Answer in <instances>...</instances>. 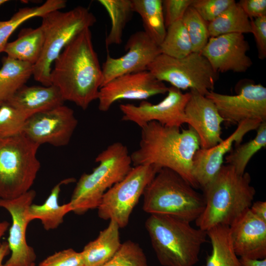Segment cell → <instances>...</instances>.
<instances>
[{
	"mask_svg": "<svg viewBox=\"0 0 266 266\" xmlns=\"http://www.w3.org/2000/svg\"><path fill=\"white\" fill-rule=\"evenodd\" d=\"M54 63L51 85L59 90L65 101L86 110L97 100L103 81L90 28L84 30L68 43Z\"/></svg>",
	"mask_w": 266,
	"mask_h": 266,
	"instance_id": "6da1fadb",
	"label": "cell"
},
{
	"mask_svg": "<svg viewBox=\"0 0 266 266\" xmlns=\"http://www.w3.org/2000/svg\"><path fill=\"white\" fill-rule=\"evenodd\" d=\"M138 148L131 154L133 166H155L175 172L195 189L199 188L192 174L193 159L200 148L195 130L169 127L156 121L141 128Z\"/></svg>",
	"mask_w": 266,
	"mask_h": 266,
	"instance_id": "7a4b0ae2",
	"label": "cell"
},
{
	"mask_svg": "<svg viewBox=\"0 0 266 266\" xmlns=\"http://www.w3.org/2000/svg\"><path fill=\"white\" fill-rule=\"evenodd\" d=\"M249 173H237L223 165L213 180L203 190L204 208L195 221L198 228L207 231L217 226H230L248 209L256 194Z\"/></svg>",
	"mask_w": 266,
	"mask_h": 266,
	"instance_id": "3957f363",
	"label": "cell"
},
{
	"mask_svg": "<svg viewBox=\"0 0 266 266\" xmlns=\"http://www.w3.org/2000/svg\"><path fill=\"white\" fill-rule=\"evenodd\" d=\"M180 218L150 214L145 223L152 247L163 266H194L199 261L206 231Z\"/></svg>",
	"mask_w": 266,
	"mask_h": 266,
	"instance_id": "277c9868",
	"label": "cell"
},
{
	"mask_svg": "<svg viewBox=\"0 0 266 266\" xmlns=\"http://www.w3.org/2000/svg\"><path fill=\"white\" fill-rule=\"evenodd\" d=\"M173 170L162 168L145 188L142 208L150 214L195 221L204 208L202 194Z\"/></svg>",
	"mask_w": 266,
	"mask_h": 266,
	"instance_id": "5b68a950",
	"label": "cell"
},
{
	"mask_svg": "<svg viewBox=\"0 0 266 266\" xmlns=\"http://www.w3.org/2000/svg\"><path fill=\"white\" fill-rule=\"evenodd\" d=\"M99 163L92 172L83 174L73 190L70 201L78 215L97 208L105 193L130 171L132 159L126 146L120 142L109 145L97 156Z\"/></svg>",
	"mask_w": 266,
	"mask_h": 266,
	"instance_id": "8992f818",
	"label": "cell"
},
{
	"mask_svg": "<svg viewBox=\"0 0 266 266\" xmlns=\"http://www.w3.org/2000/svg\"><path fill=\"white\" fill-rule=\"evenodd\" d=\"M40 25L44 41L41 56L33 66V76L43 86L51 85V66L63 49L76 36L96 22L89 9L78 6L66 12L56 10L44 15Z\"/></svg>",
	"mask_w": 266,
	"mask_h": 266,
	"instance_id": "52a82bcc",
	"label": "cell"
},
{
	"mask_svg": "<svg viewBox=\"0 0 266 266\" xmlns=\"http://www.w3.org/2000/svg\"><path fill=\"white\" fill-rule=\"evenodd\" d=\"M39 146L23 133L0 137V199H13L31 190L40 167Z\"/></svg>",
	"mask_w": 266,
	"mask_h": 266,
	"instance_id": "ba28073f",
	"label": "cell"
},
{
	"mask_svg": "<svg viewBox=\"0 0 266 266\" xmlns=\"http://www.w3.org/2000/svg\"><path fill=\"white\" fill-rule=\"evenodd\" d=\"M147 70L159 81L167 82L181 91L190 89L204 96L213 91L218 78V73L198 52L182 58L160 54Z\"/></svg>",
	"mask_w": 266,
	"mask_h": 266,
	"instance_id": "9c48e42d",
	"label": "cell"
},
{
	"mask_svg": "<svg viewBox=\"0 0 266 266\" xmlns=\"http://www.w3.org/2000/svg\"><path fill=\"white\" fill-rule=\"evenodd\" d=\"M160 169L151 165L132 167L121 181L105 193L97 208L99 217L115 221L120 228L126 227L145 188Z\"/></svg>",
	"mask_w": 266,
	"mask_h": 266,
	"instance_id": "30bf717a",
	"label": "cell"
},
{
	"mask_svg": "<svg viewBox=\"0 0 266 266\" xmlns=\"http://www.w3.org/2000/svg\"><path fill=\"white\" fill-rule=\"evenodd\" d=\"M166 97L156 104L146 100L138 105L127 103L120 105L122 120L132 122L140 128L147 123L156 121L169 127H180L186 123L185 109L190 93H183L172 86L168 87Z\"/></svg>",
	"mask_w": 266,
	"mask_h": 266,
	"instance_id": "8fae6325",
	"label": "cell"
},
{
	"mask_svg": "<svg viewBox=\"0 0 266 266\" xmlns=\"http://www.w3.org/2000/svg\"><path fill=\"white\" fill-rule=\"evenodd\" d=\"M205 96L228 123L237 125L246 120L266 121V88L261 84L247 83L235 95L211 91Z\"/></svg>",
	"mask_w": 266,
	"mask_h": 266,
	"instance_id": "7c38bea8",
	"label": "cell"
},
{
	"mask_svg": "<svg viewBox=\"0 0 266 266\" xmlns=\"http://www.w3.org/2000/svg\"><path fill=\"white\" fill-rule=\"evenodd\" d=\"M77 125L74 111L62 105L29 117L23 133L39 146L47 143L65 146L69 143Z\"/></svg>",
	"mask_w": 266,
	"mask_h": 266,
	"instance_id": "4fadbf2b",
	"label": "cell"
},
{
	"mask_svg": "<svg viewBox=\"0 0 266 266\" xmlns=\"http://www.w3.org/2000/svg\"><path fill=\"white\" fill-rule=\"evenodd\" d=\"M35 196V191L31 189L13 199H0V207L6 210L12 218L7 238L11 255L4 266H30L34 263L36 256L33 248L27 242L26 231L31 222L28 210Z\"/></svg>",
	"mask_w": 266,
	"mask_h": 266,
	"instance_id": "5bb4252c",
	"label": "cell"
},
{
	"mask_svg": "<svg viewBox=\"0 0 266 266\" xmlns=\"http://www.w3.org/2000/svg\"><path fill=\"white\" fill-rule=\"evenodd\" d=\"M168 87L156 79L148 70L118 76L103 85L97 100L99 109L108 111L112 104L121 100H145L167 93Z\"/></svg>",
	"mask_w": 266,
	"mask_h": 266,
	"instance_id": "9a60e30c",
	"label": "cell"
},
{
	"mask_svg": "<svg viewBox=\"0 0 266 266\" xmlns=\"http://www.w3.org/2000/svg\"><path fill=\"white\" fill-rule=\"evenodd\" d=\"M125 50L127 53L118 58L107 55L101 67V87L118 76L147 70L149 65L161 54L159 45L144 31L132 34L127 40Z\"/></svg>",
	"mask_w": 266,
	"mask_h": 266,
	"instance_id": "2e32d148",
	"label": "cell"
},
{
	"mask_svg": "<svg viewBox=\"0 0 266 266\" xmlns=\"http://www.w3.org/2000/svg\"><path fill=\"white\" fill-rule=\"evenodd\" d=\"M249 49L244 34L234 33L210 37L200 53L217 73H242L253 65L247 55Z\"/></svg>",
	"mask_w": 266,
	"mask_h": 266,
	"instance_id": "e0dca14e",
	"label": "cell"
},
{
	"mask_svg": "<svg viewBox=\"0 0 266 266\" xmlns=\"http://www.w3.org/2000/svg\"><path fill=\"white\" fill-rule=\"evenodd\" d=\"M261 123L257 120L243 121L218 144L208 149L200 148L196 152L193 159L192 174L199 188L202 190L215 177L223 165L225 156L232 150L233 144L239 145L245 135L257 130Z\"/></svg>",
	"mask_w": 266,
	"mask_h": 266,
	"instance_id": "ac0fdd59",
	"label": "cell"
},
{
	"mask_svg": "<svg viewBox=\"0 0 266 266\" xmlns=\"http://www.w3.org/2000/svg\"><path fill=\"white\" fill-rule=\"evenodd\" d=\"M190 93L185 109L186 123L197 133L200 148H210L223 140L221 124L225 120L209 99L194 90Z\"/></svg>",
	"mask_w": 266,
	"mask_h": 266,
	"instance_id": "d6986e66",
	"label": "cell"
},
{
	"mask_svg": "<svg viewBox=\"0 0 266 266\" xmlns=\"http://www.w3.org/2000/svg\"><path fill=\"white\" fill-rule=\"evenodd\" d=\"M233 250L237 256L266 258V222L249 208L229 226Z\"/></svg>",
	"mask_w": 266,
	"mask_h": 266,
	"instance_id": "ffe728a7",
	"label": "cell"
},
{
	"mask_svg": "<svg viewBox=\"0 0 266 266\" xmlns=\"http://www.w3.org/2000/svg\"><path fill=\"white\" fill-rule=\"evenodd\" d=\"M64 101L59 90L54 85H25L5 102L18 110L28 119L35 114L64 105Z\"/></svg>",
	"mask_w": 266,
	"mask_h": 266,
	"instance_id": "44dd1931",
	"label": "cell"
},
{
	"mask_svg": "<svg viewBox=\"0 0 266 266\" xmlns=\"http://www.w3.org/2000/svg\"><path fill=\"white\" fill-rule=\"evenodd\" d=\"M109 221L108 226L100 232L97 238L87 243L81 251L85 266H102L120 248V228L115 221Z\"/></svg>",
	"mask_w": 266,
	"mask_h": 266,
	"instance_id": "7402d4cb",
	"label": "cell"
},
{
	"mask_svg": "<svg viewBox=\"0 0 266 266\" xmlns=\"http://www.w3.org/2000/svg\"><path fill=\"white\" fill-rule=\"evenodd\" d=\"M75 181L73 178H68L60 181L52 189L50 195L41 205L32 203L28 210V217L31 221L39 219L47 231L57 228L63 221L64 217L72 211L68 202L63 205L59 203V197L63 185Z\"/></svg>",
	"mask_w": 266,
	"mask_h": 266,
	"instance_id": "603a6c76",
	"label": "cell"
},
{
	"mask_svg": "<svg viewBox=\"0 0 266 266\" xmlns=\"http://www.w3.org/2000/svg\"><path fill=\"white\" fill-rule=\"evenodd\" d=\"M44 41L43 31L40 26L36 28L21 30L18 38L6 45L3 52L7 57L35 65L38 61Z\"/></svg>",
	"mask_w": 266,
	"mask_h": 266,
	"instance_id": "cb8c5ba5",
	"label": "cell"
},
{
	"mask_svg": "<svg viewBox=\"0 0 266 266\" xmlns=\"http://www.w3.org/2000/svg\"><path fill=\"white\" fill-rule=\"evenodd\" d=\"M33 73V65L7 56L0 69V101L5 102L23 86Z\"/></svg>",
	"mask_w": 266,
	"mask_h": 266,
	"instance_id": "d4e9b609",
	"label": "cell"
},
{
	"mask_svg": "<svg viewBox=\"0 0 266 266\" xmlns=\"http://www.w3.org/2000/svg\"><path fill=\"white\" fill-rule=\"evenodd\" d=\"M212 250L202 266H242L232 243L229 226L219 225L206 231Z\"/></svg>",
	"mask_w": 266,
	"mask_h": 266,
	"instance_id": "484cf974",
	"label": "cell"
},
{
	"mask_svg": "<svg viewBox=\"0 0 266 266\" xmlns=\"http://www.w3.org/2000/svg\"><path fill=\"white\" fill-rule=\"evenodd\" d=\"M133 12L140 16L144 32L158 45L162 42L166 28L161 0H132Z\"/></svg>",
	"mask_w": 266,
	"mask_h": 266,
	"instance_id": "4316f807",
	"label": "cell"
},
{
	"mask_svg": "<svg viewBox=\"0 0 266 266\" xmlns=\"http://www.w3.org/2000/svg\"><path fill=\"white\" fill-rule=\"evenodd\" d=\"M210 37L229 33H251L250 19L235 1L208 23Z\"/></svg>",
	"mask_w": 266,
	"mask_h": 266,
	"instance_id": "83f0119b",
	"label": "cell"
},
{
	"mask_svg": "<svg viewBox=\"0 0 266 266\" xmlns=\"http://www.w3.org/2000/svg\"><path fill=\"white\" fill-rule=\"evenodd\" d=\"M65 0H47L40 6L20 8L8 20H0V53L3 52L8 40L15 30L27 20L42 17L47 13L66 6Z\"/></svg>",
	"mask_w": 266,
	"mask_h": 266,
	"instance_id": "f1b7e54d",
	"label": "cell"
},
{
	"mask_svg": "<svg viewBox=\"0 0 266 266\" xmlns=\"http://www.w3.org/2000/svg\"><path fill=\"white\" fill-rule=\"evenodd\" d=\"M105 8L111 20V28L105 39L106 47L120 44L123 33L133 12L132 0H99Z\"/></svg>",
	"mask_w": 266,
	"mask_h": 266,
	"instance_id": "f546056e",
	"label": "cell"
},
{
	"mask_svg": "<svg viewBox=\"0 0 266 266\" xmlns=\"http://www.w3.org/2000/svg\"><path fill=\"white\" fill-rule=\"evenodd\" d=\"M266 146V121H265L257 128V134L253 139L243 144H239L226 156V162L233 166L237 173L243 174L251 158Z\"/></svg>",
	"mask_w": 266,
	"mask_h": 266,
	"instance_id": "4dcf8cb0",
	"label": "cell"
},
{
	"mask_svg": "<svg viewBox=\"0 0 266 266\" xmlns=\"http://www.w3.org/2000/svg\"><path fill=\"white\" fill-rule=\"evenodd\" d=\"M159 48L161 54L176 58L185 57L193 52L191 40L182 20L166 28Z\"/></svg>",
	"mask_w": 266,
	"mask_h": 266,
	"instance_id": "1f68e13d",
	"label": "cell"
},
{
	"mask_svg": "<svg viewBox=\"0 0 266 266\" xmlns=\"http://www.w3.org/2000/svg\"><path fill=\"white\" fill-rule=\"evenodd\" d=\"M182 20L190 37L193 52L200 53L210 38L208 23L191 5L187 9Z\"/></svg>",
	"mask_w": 266,
	"mask_h": 266,
	"instance_id": "d6a6232c",
	"label": "cell"
},
{
	"mask_svg": "<svg viewBox=\"0 0 266 266\" xmlns=\"http://www.w3.org/2000/svg\"><path fill=\"white\" fill-rule=\"evenodd\" d=\"M101 266H149L139 245L128 240L122 243L114 256Z\"/></svg>",
	"mask_w": 266,
	"mask_h": 266,
	"instance_id": "836d02e7",
	"label": "cell"
},
{
	"mask_svg": "<svg viewBox=\"0 0 266 266\" xmlns=\"http://www.w3.org/2000/svg\"><path fill=\"white\" fill-rule=\"evenodd\" d=\"M27 118L6 102L0 107V137L6 138L23 133Z\"/></svg>",
	"mask_w": 266,
	"mask_h": 266,
	"instance_id": "e575fe53",
	"label": "cell"
},
{
	"mask_svg": "<svg viewBox=\"0 0 266 266\" xmlns=\"http://www.w3.org/2000/svg\"><path fill=\"white\" fill-rule=\"evenodd\" d=\"M235 1L234 0H193L191 6L209 23Z\"/></svg>",
	"mask_w": 266,
	"mask_h": 266,
	"instance_id": "d590c367",
	"label": "cell"
},
{
	"mask_svg": "<svg viewBox=\"0 0 266 266\" xmlns=\"http://www.w3.org/2000/svg\"><path fill=\"white\" fill-rule=\"evenodd\" d=\"M38 266H85L81 252L65 249L47 257Z\"/></svg>",
	"mask_w": 266,
	"mask_h": 266,
	"instance_id": "8d00e7d4",
	"label": "cell"
},
{
	"mask_svg": "<svg viewBox=\"0 0 266 266\" xmlns=\"http://www.w3.org/2000/svg\"><path fill=\"white\" fill-rule=\"evenodd\" d=\"M193 0H164L163 8L166 28L174 22L182 20Z\"/></svg>",
	"mask_w": 266,
	"mask_h": 266,
	"instance_id": "74e56055",
	"label": "cell"
},
{
	"mask_svg": "<svg viewBox=\"0 0 266 266\" xmlns=\"http://www.w3.org/2000/svg\"><path fill=\"white\" fill-rule=\"evenodd\" d=\"M251 33L254 36L258 57L263 60L266 57V16L250 19Z\"/></svg>",
	"mask_w": 266,
	"mask_h": 266,
	"instance_id": "f35d334b",
	"label": "cell"
},
{
	"mask_svg": "<svg viewBox=\"0 0 266 266\" xmlns=\"http://www.w3.org/2000/svg\"><path fill=\"white\" fill-rule=\"evenodd\" d=\"M237 2L249 19L266 16V0H241Z\"/></svg>",
	"mask_w": 266,
	"mask_h": 266,
	"instance_id": "ab89813d",
	"label": "cell"
},
{
	"mask_svg": "<svg viewBox=\"0 0 266 266\" xmlns=\"http://www.w3.org/2000/svg\"><path fill=\"white\" fill-rule=\"evenodd\" d=\"M249 209L255 216L266 222V202L265 201L259 200L253 202Z\"/></svg>",
	"mask_w": 266,
	"mask_h": 266,
	"instance_id": "60d3db41",
	"label": "cell"
},
{
	"mask_svg": "<svg viewBox=\"0 0 266 266\" xmlns=\"http://www.w3.org/2000/svg\"><path fill=\"white\" fill-rule=\"evenodd\" d=\"M239 259L242 266H266V258L252 259L246 257H240Z\"/></svg>",
	"mask_w": 266,
	"mask_h": 266,
	"instance_id": "b9f144b4",
	"label": "cell"
},
{
	"mask_svg": "<svg viewBox=\"0 0 266 266\" xmlns=\"http://www.w3.org/2000/svg\"><path fill=\"white\" fill-rule=\"evenodd\" d=\"M10 252L7 242H2L0 246V266H4L3 263L4 259Z\"/></svg>",
	"mask_w": 266,
	"mask_h": 266,
	"instance_id": "7bdbcfd3",
	"label": "cell"
},
{
	"mask_svg": "<svg viewBox=\"0 0 266 266\" xmlns=\"http://www.w3.org/2000/svg\"><path fill=\"white\" fill-rule=\"evenodd\" d=\"M9 227V223L6 221H0V246L1 239Z\"/></svg>",
	"mask_w": 266,
	"mask_h": 266,
	"instance_id": "ee69618b",
	"label": "cell"
},
{
	"mask_svg": "<svg viewBox=\"0 0 266 266\" xmlns=\"http://www.w3.org/2000/svg\"><path fill=\"white\" fill-rule=\"evenodd\" d=\"M7 1H8L7 0H0V6Z\"/></svg>",
	"mask_w": 266,
	"mask_h": 266,
	"instance_id": "f6af8a7d",
	"label": "cell"
},
{
	"mask_svg": "<svg viewBox=\"0 0 266 266\" xmlns=\"http://www.w3.org/2000/svg\"><path fill=\"white\" fill-rule=\"evenodd\" d=\"M35 266V263H33V264L31 266Z\"/></svg>",
	"mask_w": 266,
	"mask_h": 266,
	"instance_id": "bcb514c9",
	"label": "cell"
},
{
	"mask_svg": "<svg viewBox=\"0 0 266 266\" xmlns=\"http://www.w3.org/2000/svg\"><path fill=\"white\" fill-rule=\"evenodd\" d=\"M3 102H2L1 101H0V107L1 106V105H2V104L3 103Z\"/></svg>",
	"mask_w": 266,
	"mask_h": 266,
	"instance_id": "7dc6e473",
	"label": "cell"
}]
</instances>
